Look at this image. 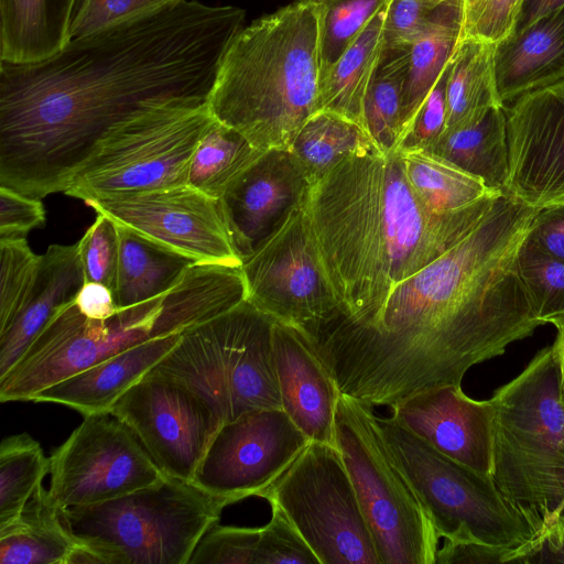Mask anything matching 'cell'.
Here are the masks:
<instances>
[{
    "label": "cell",
    "instance_id": "ffe728a7",
    "mask_svg": "<svg viewBox=\"0 0 564 564\" xmlns=\"http://www.w3.org/2000/svg\"><path fill=\"white\" fill-rule=\"evenodd\" d=\"M392 416L434 448L491 477L494 414L489 400H475L460 386L419 392L393 408Z\"/></svg>",
    "mask_w": 564,
    "mask_h": 564
},
{
    "label": "cell",
    "instance_id": "7402d4cb",
    "mask_svg": "<svg viewBox=\"0 0 564 564\" xmlns=\"http://www.w3.org/2000/svg\"><path fill=\"white\" fill-rule=\"evenodd\" d=\"M84 283L77 243L48 246L40 256L34 282L22 306L0 333V378L19 361L56 312L74 303Z\"/></svg>",
    "mask_w": 564,
    "mask_h": 564
},
{
    "label": "cell",
    "instance_id": "ba28073f",
    "mask_svg": "<svg viewBox=\"0 0 564 564\" xmlns=\"http://www.w3.org/2000/svg\"><path fill=\"white\" fill-rule=\"evenodd\" d=\"M273 323L243 301L185 329L154 368L197 393L223 424L251 411L281 408Z\"/></svg>",
    "mask_w": 564,
    "mask_h": 564
},
{
    "label": "cell",
    "instance_id": "277c9868",
    "mask_svg": "<svg viewBox=\"0 0 564 564\" xmlns=\"http://www.w3.org/2000/svg\"><path fill=\"white\" fill-rule=\"evenodd\" d=\"M319 83L317 12L293 1L234 36L207 104L258 150L289 149L317 111Z\"/></svg>",
    "mask_w": 564,
    "mask_h": 564
},
{
    "label": "cell",
    "instance_id": "cb8c5ba5",
    "mask_svg": "<svg viewBox=\"0 0 564 564\" xmlns=\"http://www.w3.org/2000/svg\"><path fill=\"white\" fill-rule=\"evenodd\" d=\"M495 66L505 107L527 93L564 79V7L498 44Z\"/></svg>",
    "mask_w": 564,
    "mask_h": 564
},
{
    "label": "cell",
    "instance_id": "9f6ffc18",
    "mask_svg": "<svg viewBox=\"0 0 564 564\" xmlns=\"http://www.w3.org/2000/svg\"><path fill=\"white\" fill-rule=\"evenodd\" d=\"M564 389V388H563Z\"/></svg>",
    "mask_w": 564,
    "mask_h": 564
},
{
    "label": "cell",
    "instance_id": "60d3db41",
    "mask_svg": "<svg viewBox=\"0 0 564 564\" xmlns=\"http://www.w3.org/2000/svg\"><path fill=\"white\" fill-rule=\"evenodd\" d=\"M96 219L77 242L85 282H98L113 289L118 257L119 235L116 224L96 213Z\"/></svg>",
    "mask_w": 564,
    "mask_h": 564
},
{
    "label": "cell",
    "instance_id": "e575fe53",
    "mask_svg": "<svg viewBox=\"0 0 564 564\" xmlns=\"http://www.w3.org/2000/svg\"><path fill=\"white\" fill-rule=\"evenodd\" d=\"M408 51H383L364 102V129L382 153L398 151Z\"/></svg>",
    "mask_w": 564,
    "mask_h": 564
},
{
    "label": "cell",
    "instance_id": "ac0fdd59",
    "mask_svg": "<svg viewBox=\"0 0 564 564\" xmlns=\"http://www.w3.org/2000/svg\"><path fill=\"white\" fill-rule=\"evenodd\" d=\"M505 113V192L539 208L564 198V79L518 97Z\"/></svg>",
    "mask_w": 564,
    "mask_h": 564
},
{
    "label": "cell",
    "instance_id": "d4e9b609",
    "mask_svg": "<svg viewBox=\"0 0 564 564\" xmlns=\"http://www.w3.org/2000/svg\"><path fill=\"white\" fill-rule=\"evenodd\" d=\"M82 0H0V62L44 61L70 41Z\"/></svg>",
    "mask_w": 564,
    "mask_h": 564
},
{
    "label": "cell",
    "instance_id": "4316f807",
    "mask_svg": "<svg viewBox=\"0 0 564 564\" xmlns=\"http://www.w3.org/2000/svg\"><path fill=\"white\" fill-rule=\"evenodd\" d=\"M388 4L322 76L317 111L338 113L364 128L365 98L384 51L382 29Z\"/></svg>",
    "mask_w": 564,
    "mask_h": 564
},
{
    "label": "cell",
    "instance_id": "8992f818",
    "mask_svg": "<svg viewBox=\"0 0 564 564\" xmlns=\"http://www.w3.org/2000/svg\"><path fill=\"white\" fill-rule=\"evenodd\" d=\"M489 401L491 478L539 547L564 508V389L555 345L538 351Z\"/></svg>",
    "mask_w": 564,
    "mask_h": 564
},
{
    "label": "cell",
    "instance_id": "816d5d0a",
    "mask_svg": "<svg viewBox=\"0 0 564 564\" xmlns=\"http://www.w3.org/2000/svg\"><path fill=\"white\" fill-rule=\"evenodd\" d=\"M564 563V508L525 564Z\"/></svg>",
    "mask_w": 564,
    "mask_h": 564
},
{
    "label": "cell",
    "instance_id": "ee69618b",
    "mask_svg": "<svg viewBox=\"0 0 564 564\" xmlns=\"http://www.w3.org/2000/svg\"><path fill=\"white\" fill-rule=\"evenodd\" d=\"M172 1L174 0H82L70 26V40L151 13Z\"/></svg>",
    "mask_w": 564,
    "mask_h": 564
},
{
    "label": "cell",
    "instance_id": "f6af8a7d",
    "mask_svg": "<svg viewBox=\"0 0 564 564\" xmlns=\"http://www.w3.org/2000/svg\"><path fill=\"white\" fill-rule=\"evenodd\" d=\"M437 7L423 0H390L382 29L384 51L409 50Z\"/></svg>",
    "mask_w": 564,
    "mask_h": 564
},
{
    "label": "cell",
    "instance_id": "7c38bea8",
    "mask_svg": "<svg viewBox=\"0 0 564 564\" xmlns=\"http://www.w3.org/2000/svg\"><path fill=\"white\" fill-rule=\"evenodd\" d=\"M261 498L281 509L321 564H382L335 445L311 441Z\"/></svg>",
    "mask_w": 564,
    "mask_h": 564
},
{
    "label": "cell",
    "instance_id": "d6a6232c",
    "mask_svg": "<svg viewBox=\"0 0 564 564\" xmlns=\"http://www.w3.org/2000/svg\"><path fill=\"white\" fill-rule=\"evenodd\" d=\"M289 150L303 165L311 185L348 155L381 152L362 127L324 110L308 118Z\"/></svg>",
    "mask_w": 564,
    "mask_h": 564
},
{
    "label": "cell",
    "instance_id": "3957f363",
    "mask_svg": "<svg viewBox=\"0 0 564 564\" xmlns=\"http://www.w3.org/2000/svg\"><path fill=\"white\" fill-rule=\"evenodd\" d=\"M501 194L436 213L414 194L400 151L340 160L304 199L338 304L308 335L312 344L368 327L395 285L468 235Z\"/></svg>",
    "mask_w": 564,
    "mask_h": 564
},
{
    "label": "cell",
    "instance_id": "484cf974",
    "mask_svg": "<svg viewBox=\"0 0 564 564\" xmlns=\"http://www.w3.org/2000/svg\"><path fill=\"white\" fill-rule=\"evenodd\" d=\"M462 23L463 0H447L435 9L410 46L402 89V134L452 61L462 40Z\"/></svg>",
    "mask_w": 564,
    "mask_h": 564
},
{
    "label": "cell",
    "instance_id": "5bb4252c",
    "mask_svg": "<svg viewBox=\"0 0 564 564\" xmlns=\"http://www.w3.org/2000/svg\"><path fill=\"white\" fill-rule=\"evenodd\" d=\"M50 475L47 495L59 510L118 499L165 476L110 411L84 415L50 457Z\"/></svg>",
    "mask_w": 564,
    "mask_h": 564
},
{
    "label": "cell",
    "instance_id": "7bdbcfd3",
    "mask_svg": "<svg viewBox=\"0 0 564 564\" xmlns=\"http://www.w3.org/2000/svg\"><path fill=\"white\" fill-rule=\"evenodd\" d=\"M260 528L212 525L195 547L189 564H253Z\"/></svg>",
    "mask_w": 564,
    "mask_h": 564
},
{
    "label": "cell",
    "instance_id": "836d02e7",
    "mask_svg": "<svg viewBox=\"0 0 564 564\" xmlns=\"http://www.w3.org/2000/svg\"><path fill=\"white\" fill-rule=\"evenodd\" d=\"M262 153L237 130L215 119L196 147L187 184L219 200Z\"/></svg>",
    "mask_w": 564,
    "mask_h": 564
},
{
    "label": "cell",
    "instance_id": "bcb514c9",
    "mask_svg": "<svg viewBox=\"0 0 564 564\" xmlns=\"http://www.w3.org/2000/svg\"><path fill=\"white\" fill-rule=\"evenodd\" d=\"M448 69L449 64L402 134L398 151L415 149L429 151L444 132L446 124V80Z\"/></svg>",
    "mask_w": 564,
    "mask_h": 564
},
{
    "label": "cell",
    "instance_id": "f35d334b",
    "mask_svg": "<svg viewBox=\"0 0 564 564\" xmlns=\"http://www.w3.org/2000/svg\"><path fill=\"white\" fill-rule=\"evenodd\" d=\"M40 256L25 238L0 239V333L22 306L36 275Z\"/></svg>",
    "mask_w": 564,
    "mask_h": 564
},
{
    "label": "cell",
    "instance_id": "9a60e30c",
    "mask_svg": "<svg viewBox=\"0 0 564 564\" xmlns=\"http://www.w3.org/2000/svg\"><path fill=\"white\" fill-rule=\"evenodd\" d=\"M117 226L197 263L241 267L218 199L184 184L85 202Z\"/></svg>",
    "mask_w": 564,
    "mask_h": 564
},
{
    "label": "cell",
    "instance_id": "5b68a950",
    "mask_svg": "<svg viewBox=\"0 0 564 564\" xmlns=\"http://www.w3.org/2000/svg\"><path fill=\"white\" fill-rule=\"evenodd\" d=\"M246 295L241 267L194 262L162 296L118 308L107 319L87 318L72 303L56 312L0 378V401H32L41 390L120 351L231 310Z\"/></svg>",
    "mask_w": 564,
    "mask_h": 564
},
{
    "label": "cell",
    "instance_id": "9c48e42d",
    "mask_svg": "<svg viewBox=\"0 0 564 564\" xmlns=\"http://www.w3.org/2000/svg\"><path fill=\"white\" fill-rule=\"evenodd\" d=\"M395 463L429 511L440 538L510 551L525 564L538 549L529 524L491 477L444 455L392 415H376Z\"/></svg>",
    "mask_w": 564,
    "mask_h": 564
},
{
    "label": "cell",
    "instance_id": "f5cc1de1",
    "mask_svg": "<svg viewBox=\"0 0 564 564\" xmlns=\"http://www.w3.org/2000/svg\"><path fill=\"white\" fill-rule=\"evenodd\" d=\"M562 7H564V0H525L514 32L529 28Z\"/></svg>",
    "mask_w": 564,
    "mask_h": 564
},
{
    "label": "cell",
    "instance_id": "52a82bcc",
    "mask_svg": "<svg viewBox=\"0 0 564 564\" xmlns=\"http://www.w3.org/2000/svg\"><path fill=\"white\" fill-rule=\"evenodd\" d=\"M235 502L164 476L118 499L65 508L61 519L79 546L77 564H189L203 535Z\"/></svg>",
    "mask_w": 564,
    "mask_h": 564
},
{
    "label": "cell",
    "instance_id": "f1b7e54d",
    "mask_svg": "<svg viewBox=\"0 0 564 564\" xmlns=\"http://www.w3.org/2000/svg\"><path fill=\"white\" fill-rule=\"evenodd\" d=\"M117 226V225H116ZM119 257L112 294L117 308L140 304L170 291L194 263L117 226Z\"/></svg>",
    "mask_w": 564,
    "mask_h": 564
},
{
    "label": "cell",
    "instance_id": "db71d44e",
    "mask_svg": "<svg viewBox=\"0 0 564 564\" xmlns=\"http://www.w3.org/2000/svg\"><path fill=\"white\" fill-rule=\"evenodd\" d=\"M423 1H425L427 3H431L433 6H440V4H442L443 2H445L447 0H423Z\"/></svg>",
    "mask_w": 564,
    "mask_h": 564
},
{
    "label": "cell",
    "instance_id": "7dc6e473",
    "mask_svg": "<svg viewBox=\"0 0 564 564\" xmlns=\"http://www.w3.org/2000/svg\"><path fill=\"white\" fill-rule=\"evenodd\" d=\"M45 215L40 198L0 185V239L25 238L45 224Z\"/></svg>",
    "mask_w": 564,
    "mask_h": 564
},
{
    "label": "cell",
    "instance_id": "44dd1931",
    "mask_svg": "<svg viewBox=\"0 0 564 564\" xmlns=\"http://www.w3.org/2000/svg\"><path fill=\"white\" fill-rule=\"evenodd\" d=\"M272 341L281 409L310 441L335 445L340 391L329 370L297 328L274 321Z\"/></svg>",
    "mask_w": 564,
    "mask_h": 564
},
{
    "label": "cell",
    "instance_id": "f546056e",
    "mask_svg": "<svg viewBox=\"0 0 564 564\" xmlns=\"http://www.w3.org/2000/svg\"><path fill=\"white\" fill-rule=\"evenodd\" d=\"M429 151L490 189L505 192L509 162L505 107L491 108L470 124L445 130Z\"/></svg>",
    "mask_w": 564,
    "mask_h": 564
},
{
    "label": "cell",
    "instance_id": "681fc988",
    "mask_svg": "<svg viewBox=\"0 0 564 564\" xmlns=\"http://www.w3.org/2000/svg\"><path fill=\"white\" fill-rule=\"evenodd\" d=\"M530 238L549 254L564 260V204L540 209Z\"/></svg>",
    "mask_w": 564,
    "mask_h": 564
},
{
    "label": "cell",
    "instance_id": "11a10c76",
    "mask_svg": "<svg viewBox=\"0 0 564 564\" xmlns=\"http://www.w3.org/2000/svg\"><path fill=\"white\" fill-rule=\"evenodd\" d=\"M558 203H563L564 204V198H562L561 200L554 203V204H558ZM552 205V204H551Z\"/></svg>",
    "mask_w": 564,
    "mask_h": 564
},
{
    "label": "cell",
    "instance_id": "74e56055",
    "mask_svg": "<svg viewBox=\"0 0 564 564\" xmlns=\"http://www.w3.org/2000/svg\"><path fill=\"white\" fill-rule=\"evenodd\" d=\"M519 271L540 322L556 329L564 326V260L549 254L529 237L520 252Z\"/></svg>",
    "mask_w": 564,
    "mask_h": 564
},
{
    "label": "cell",
    "instance_id": "4dcf8cb0",
    "mask_svg": "<svg viewBox=\"0 0 564 564\" xmlns=\"http://www.w3.org/2000/svg\"><path fill=\"white\" fill-rule=\"evenodd\" d=\"M496 47L474 39L460 40L446 80L445 130L470 124L491 108L505 107L497 88Z\"/></svg>",
    "mask_w": 564,
    "mask_h": 564
},
{
    "label": "cell",
    "instance_id": "6da1fadb",
    "mask_svg": "<svg viewBox=\"0 0 564 564\" xmlns=\"http://www.w3.org/2000/svg\"><path fill=\"white\" fill-rule=\"evenodd\" d=\"M245 15L234 6L174 0L72 39L44 61L0 62V185L40 199L65 192L118 122L207 102Z\"/></svg>",
    "mask_w": 564,
    "mask_h": 564
},
{
    "label": "cell",
    "instance_id": "ab89813d",
    "mask_svg": "<svg viewBox=\"0 0 564 564\" xmlns=\"http://www.w3.org/2000/svg\"><path fill=\"white\" fill-rule=\"evenodd\" d=\"M525 0H463L462 39L498 45L517 28Z\"/></svg>",
    "mask_w": 564,
    "mask_h": 564
},
{
    "label": "cell",
    "instance_id": "2e32d148",
    "mask_svg": "<svg viewBox=\"0 0 564 564\" xmlns=\"http://www.w3.org/2000/svg\"><path fill=\"white\" fill-rule=\"evenodd\" d=\"M109 411L137 435L165 476L188 481L223 424L204 399L155 368Z\"/></svg>",
    "mask_w": 564,
    "mask_h": 564
},
{
    "label": "cell",
    "instance_id": "e0dca14e",
    "mask_svg": "<svg viewBox=\"0 0 564 564\" xmlns=\"http://www.w3.org/2000/svg\"><path fill=\"white\" fill-rule=\"evenodd\" d=\"M310 442L281 408L245 413L220 425L193 482L236 502L262 497Z\"/></svg>",
    "mask_w": 564,
    "mask_h": 564
},
{
    "label": "cell",
    "instance_id": "7a4b0ae2",
    "mask_svg": "<svg viewBox=\"0 0 564 564\" xmlns=\"http://www.w3.org/2000/svg\"><path fill=\"white\" fill-rule=\"evenodd\" d=\"M540 209L503 192L468 235L397 284L368 327L314 346L340 393L393 408L460 386L543 325L519 271Z\"/></svg>",
    "mask_w": 564,
    "mask_h": 564
},
{
    "label": "cell",
    "instance_id": "8d00e7d4",
    "mask_svg": "<svg viewBox=\"0 0 564 564\" xmlns=\"http://www.w3.org/2000/svg\"><path fill=\"white\" fill-rule=\"evenodd\" d=\"M314 6L318 18L321 78L390 0H294Z\"/></svg>",
    "mask_w": 564,
    "mask_h": 564
},
{
    "label": "cell",
    "instance_id": "83f0119b",
    "mask_svg": "<svg viewBox=\"0 0 564 564\" xmlns=\"http://www.w3.org/2000/svg\"><path fill=\"white\" fill-rule=\"evenodd\" d=\"M76 545L43 484L21 514L0 528L1 564H68Z\"/></svg>",
    "mask_w": 564,
    "mask_h": 564
},
{
    "label": "cell",
    "instance_id": "f907efd6",
    "mask_svg": "<svg viewBox=\"0 0 564 564\" xmlns=\"http://www.w3.org/2000/svg\"><path fill=\"white\" fill-rule=\"evenodd\" d=\"M74 303L90 319L104 321L118 311L111 289L98 282H85Z\"/></svg>",
    "mask_w": 564,
    "mask_h": 564
},
{
    "label": "cell",
    "instance_id": "30bf717a",
    "mask_svg": "<svg viewBox=\"0 0 564 564\" xmlns=\"http://www.w3.org/2000/svg\"><path fill=\"white\" fill-rule=\"evenodd\" d=\"M335 445L382 564H435L440 536L427 509L392 458L372 406L341 394Z\"/></svg>",
    "mask_w": 564,
    "mask_h": 564
},
{
    "label": "cell",
    "instance_id": "d6986e66",
    "mask_svg": "<svg viewBox=\"0 0 564 564\" xmlns=\"http://www.w3.org/2000/svg\"><path fill=\"white\" fill-rule=\"evenodd\" d=\"M311 183L289 149H272L249 166L219 199L234 247L251 254L305 199Z\"/></svg>",
    "mask_w": 564,
    "mask_h": 564
},
{
    "label": "cell",
    "instance_id": "d590c367",
    "mask_svg": "<svg viewBox=\"0 0 564 564\" xmlns=\"http://www.w3.org/2000/svg\"><path fill=\"white\" fill-rule=\"evenodd\" d=\"M50 473V458L28 433L0 444V528L14 521Z\"/></svg>",
    "mask_w": 564,
    "mask_h": 564
},
{
    "label": "cell",
    "instance_id": "b9f144b4",
    "mask_svg": "<svg viewBox=\"0 0 564 564\" xmlns=\"http://www.w3.org/2000/svg\"><path fill=\"white\" fill-rule=\"evenodd\" d=\"M270 506L271 519L260 527L253 564H321L281 509Z\"/></svg>",
    "mask_w": 564,
    "mask_h": 564
},
{
    "label": "cell",
    "instance_id": "1f68e13d",
    "mask_svg": "<svg viewBox=\"0 0 564 564\" xmlns=\"http://www.w3.org/2000/svg\"><path fill=\"white\" fill-rule=\"evenodd\" d=\"M404 173L417 198L432 212L457 210L501 194L433 152L400 150Z\"/></svg>",
    "mask_w": 564,
    "mask_h": 564
},
{
    "label": "cell",
    "instance_id": "c3c4849f",
    "mask_svg": "<svg viewBox=\"0 0 564 564\" xmlns=\"http://www.w3.org/2000/svg\"><path fill=\"white\" fill-rule=\"evenodd\" d=\"M516 563L510 551L473 541L445 540L438 547L435 564H496Z\"/></svg>",
    "mask_w": 564,
    "mask_h": 564
},
{
    "label": "cell",
    "instance_id": "8fae6325",
    "mask_svg": "<svg viewBox=\"0 0 564 564\" xmlns=\"http://www.w3.org/2000/svg\"><path fill=\"white\" fill-rule=\"evenodd\" d=\"M214 121L207 102L161 106L120 121L64 193L87 202L187 184L196 147Z\"/></svg>",
    "mask_w": 564,
    "mask_h": 564
},
{
    "label": "cell",
    "instance_id": "4fadbf2b",
    "mask_svg": "<svg viewBox=\"0 0 564 564\" xmlns=\"http://www.w3.org/2000/svg\"><path fill=\"white\" fill-rule=\"evenodd\" d=\"M241 271L246 301L273 321L305 335L338 311L304 202L242 259Z\"/></svg>",
    "mask_w": 564,
    "mask_h": 564
},
{
    "label": "cell",
    "instance_id": "603a6c76",
    "mask_svg": "<svg viewBox=\"0 0 564 564\" xmlns=\"http://www.w3.org/2000/svg\"><path fill=\"white\" fill-rule=\"evenodd\" d=\"M182 333L120 351L37 392L32 401L53 402L83 415L109 411L116 401L177 344Z\"/></svg>",
    "mask_w": 564,
    "mask_h": 564
}]
</instances>
